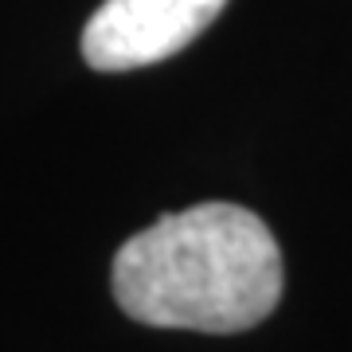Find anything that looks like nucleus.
<instances>
[{
  "instance_id": "f257e3e1",
  "label": "nucleus",
  "mask_w": 352,
  "mask_h": 352,
  "mask_svg": "<svg viewBox=\"0 0 352 352\" xmlns=\"http://www.w3.org/2000/svg\"><path fill=\"white\" fill-rule=\"evenodd\" d=\"M113 302L129 321L192 333H243L282 302L274 231L239 204L208 200L161 215L113 254Z\"/></svg>"
},
{
  "instance_id": "f03ea898",
  "label": "nucleus",
  "mask_w": 352,
  "mask_h": 352,
  "mask_svg": "<svg viewBox=\"0 0 352 352\" xmlns=\"http://www.w3.org/2000/svg\"><path fill=\"white\" fill-rule=\"evenodd\" d=\"M227 0H106L82 28V59L94 71H138L184 51Z\"/></svg>"
}]
</instances>
